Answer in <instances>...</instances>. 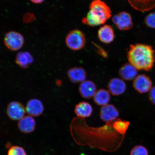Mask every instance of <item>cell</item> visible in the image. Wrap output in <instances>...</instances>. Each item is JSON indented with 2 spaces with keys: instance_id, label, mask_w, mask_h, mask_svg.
Segmentation results:
<instances>
[{
  "instance_id": "cell-1",
  "label": "cell",
  "mask_w": 155,
  "mask_h": 155,
  "mask_svg": "<svg viewBox=\"0 0 155 155\" xmlns=\"http://www.w3.org/2000/svg\"><path fill=\"white\" fill-rule=\"evenodd\" d=\"M128 61L137 69L149 71L155 61L154 51L150 45L143 44L130 45L127 50Z\"/></svg>"
},
{
  "instance_id": "cell-2",
  "label": "cell",
  "mask_w": 155,
  "mask_h": 155,
  "mask_svg": "<svg viewBox=\"0 0 155 155\" xmlns=\"http://www.w3.org/2000/svg\"><path fill=\"white\" fill-rule=\"evenodd\" d=\"M112 16L111 8L102 0H93L89 5V11L83 18V24L95 27L102 26Z\"/></svg>"
},
{
  "instance_id": "cell-3",
  "label": "cell",
  "mask_w": 155,
  "mask_h": 155,
  "mask_svg": "<svg viewBox=\"0 0 155 155\" xmlns=\"http://www.w3.org/2000/svg\"><path fill=\"white\" fill-rule=\"evenodd\" d=\"M86 41V36L82 31L75 29L71 31L67 35L65 42L70 49L78 51L84 47Z\"/></svg>"
},
{
  "instance_id": "cell-4",
  "label": "cell",
  "mask_w": 155,
  "mask_h": 155,
  "mask_svg": "<svg viewBox=\"0 0 155 155\" xmlns=\"http://www.w3.org/2000/svg\"><path fill=\"white\" fill-rule=\"evenodd\" d=\"M24 43V36L19 32L11 31L5 35L4 38L5 45L12 51H18L22 48Z\"/></svg>"
},
{
  "instance_id": "cell-5",
  "label": "cell",
  "mask_w": 155,
  "mask_h": 155,
  "mask_svg": "<svg viewBox=\"0 0 155 155\" xmlns=\"http://www.w3.org/2000/svg\"><path fill=\"white\" fill-rule=\"evenodd\" d=\"M112 22L117 28L121 31L129 30L132 28L133 23L130 14L122 11L114 15Z\"/></svg>"
},
{
  "instance_id": "cell-6",
  "label": "cell",
  "mask_w": 155,
  "mask_h": 155,
  "mask_svg": "<svg viewBox=\"0 0 155 155\" xmlns=\"http://www.w3.org/2000/svg\"><path fill=\"white\" fill-rule=\"evenodd\" d=\"M26 108L18 102L10 103L7 108V113L10 119L13 120H19L25 116Z\"/></svg>"
},
{
  "instance_id": "cell-7",
  "label": "cell",
  "mask_w": 155,
  "mask_h": 155,
  "mask_svg": "<svg viewBox=\"0 0 155 155\" xmlns=\"http://www.w3.org/2000/svg\"><path fill=\"white\" fill-rule=\"evenodd\" d=\"M152 83L148 76L144 74L137 75L133 82V87L136 91L140 94H145L150 90Z\"/></svg>"
},
{
  "instance_id": "cell-8",
  "label": "cell",
  "mask_w": 155,
  "mask_h": 155,
  "mask_svg": "<svg viewBox=\"0 0 155 155\" xmlns=\"http://www.w3.org/2000/svg\"><path fill=\"white\" fill-rule=\"evenodd\" d=\"M119 112L117 108L112 104H107L102 106L101 109V119L106 123L113 122L117 119Z\"/></svg>"
},
{
  "instance_id": "cell-9",
  "label": "cell",
  "mask_w": 155,
  "mask_h": 155,
  "mask_svg": "<svg viewBox=\"0 0 155 155\" xmlns=\"http://www.w3.org/2000/svg\"><path fill=\"white\" fill-rule=\"evenodd\" d=\"M98 37L101 41L105 44L113 42L115 38L114 30L111 25H104L101 26L98 31Z\"/></svg>"
},
{
  "instance_id": "cell-10",
  "label": "cell",
  "mask_w": 155,
  "mask_h": 155,
  "mask_svg": "<svg viewBox=\"0 0 155 155\" xmlns=\"http://www.w3.org/2000/svg\"><path fill=\"white\" fill-rule=\"evenodd\" d=\"M26 112L28 115L32 117H38L43 113L44 106L41 101L37 99H32L27 103Z\"/></svg>"
},
{
  "instance_id": "cell-11",
  "label": "cell",
  "mask_w": 155,
  "mask_h": 155,
  "mask_svg": "<svg viewBox=\"0 0 155 155\" xmlns=\"http://www.w3.org/2000/svg\"><path fill=\"white\" fill-rule=\"evenodd\" d=\"M108 88L110 94L114 96H119L125 92L127 85L123 79L115 78L110 80Z\"/></svg>"
},
{
  "instance_id": "cell-12",
  "label": "cell",
  "mask_w": 155,
  "mask_h": 155,
  "mask_svg": "<svg viewBox=\"0 0 155 155\" xmlns=\"http://www.w3.org/2000/svg\"><path fill=\"white\" fill-rule=\"evenodd\" d=\"M137 69L130 63H126L120 69L119 73L123 80H134L137 76Z\"/></svg>"
},
{
  "instance_id": "cell-13",
  "label": "cell",
  "mask_w": 155,
  "mask_h": 155,
  "mask_svg": "<svg viewBox=\"0 0 155 155\" xmlns=\"http://www.w3.org/2000/svg\"><path fill=\"white\" fill-rule=\"evenodd\" d=\"M97 91L96 85L92 81H85L79 85V92L84 98L90 99L93 97Z\"/></svg>"
},
{
  "instance_id": "cell-14",
  "label": "cell",
  "mask_w": 155,
  "mask_h": 155,
  "mask_svg": "<svg viewBox=\"0 0 155 155\" xmlns=\"http://www.w3.org/2000/svg\"><path fill=\"white\" fill-rule=\"evenodd\" d=\"M131 6L142 12L151 10L155 7V0H127Z\"/></svg>"
},
{
  "instance_id": "cell-15",
  "label": "cell",
  "mask_w": 155,
  "mask_h": 155,
  "mask_svg": "<svg viewBox=\"0 0 155 155\" xmlns=\"http://www.w3.org/2000/svg\"><path fill=\"white\" fill-rule=\"evenodd\" d=\"M36 121L32 116H24L19 120L18 127L21 132L25 133H30L34 130L36 127Z\"/></svg>"
},
{
  "instance_id": "cell-16",
  "label": "cell",
  "mask_w": 155,
  "mask_h": 155,
  "mask_svg": "<svg viewBox=\"0 0 155 155\" xmlns=\"http://www.w3.org/2000/svg\"><path fill=\"white\" fill-rule=\"evenodd\" d=\"M68 76L71 82L80 83L86 81V73L82 68L74 67L68 71Z\"/></svg>"
},
{
  "instance_id": "cell-17",
  "label": "cell",
  "mask_w": 155,
  "mask_h": 155,
  "mask_svg": "<svg viewBox=\"0 0 155 155\" xmlns=\"http://www.w3.org/2000/svg\"><path fill=\"white\" fill-rule=\"evenodd\" d=\"M33 57L28 51H21L17 54L15 62L23 69H26L33 63Z\"/></svg>"
},
{
  "instance_id": "cell-18",
  "label": "cell",
  "mask_w": 155,
  "mask_h": 155,
  "mask_svg": "<svg viewBox=\"0 0 155 155\" xmlns=\"http://www.w3.org/2000/svg\"><path fill=\"white\" fill-rule=\"evenodd\" d=\"M74 112L78 117L83 119L91 115L93 108L89 103L81 102L75 106Z\"/></svg>"
},
{
  "instance_id": "cell-19",
  "label": "cell",
  "mask_w": 155,
  "mask_h": 155,
  "mask_svg": "<svg viewBox=\"0 0 155 155\" xmlns=\"http://www.w3.org/2000/svg\"><path fill=\"white\" fill-rule=\"evenodd\" d=\"M93 98L96 104L103 106L108 104L111 99V96L109 91L100 89L97 91Z\"/></svg>"
},
{
  "instance_id": "cell-20",
  "label": "cell",
  "mask_w": 155,
  "mask_h": 155,
  "mask_svg": "<svg viewBox=\"0 0 155 155\" xmlns=\"http://www.w3.org/2000/svg\"><path fill=\"white\" fill-rule=\"evenodd\" d=\"M130 123L128 121L117 119L113 122V126L115 130L120 134L124 135L127 131Z\"/></svg>"
},
{
  "instance_id": "cell-21",
  "label": "cell",
  "mask_w": 155,
  "mask_h": 155,
  "mask_svg": "<svg viewBox=\"0 0 155 155\" xmlns=\"http://www.w3.org/2000/svg\"><path fill=\"white\" fill-rule=\"evenodd\" d=\"M130 155H149L147 148L142 145H137L131 150Z\"/></svg>"
},
{
  "instance_id": "cell-22",
  "label": "cell",
  "mask_w": 155,
  "mask_h": 155,
  "mask_svg": "<svg viewBox=\"0 0 155 155\" xmlns=\"http://www.w3.org/2000/svg\"><path fill=\"white\" fill-rule=\"evenodd\" d=\"M144 22L149 28L155 29V12L147 15L145 18Z\"/></svg>"
},
{
  "instance_id": "cell-23",
  "label": "cell",
  "mask_w": 155,
  "mask_h": 155,
  "mask_svg": "<svg viewBox=\"0 0 155 155\" xmlns=\"http://www.w3.org/2000/svg\"><path fill=\"white\" fill-rule=\"evenodd\" d=\"M8 155H27L26 152L22 147L13 146L11 147L8 152Z\"/></svg>"
},
{
  "instance_id": "cell-24",
  "label": "cell",
  "mask_w": 155,
  "mask_h": 155,
  "mask_svg": "<svg viewBox=\"0 0 155 155\" xmlns=\"http://www.w3.org/2000/svg\"><path fill=\"white\" fill-rule=\"evenodd\" d=\"M94 45L96 46L97 49V53L98 55L101 56L103 57L106 58L108 57V54L107 52L104 50L103 48L101 47L100 46L97 45L95 44H94Z\"/></svg>"
},
{
  "instance_id": "cell-25",
  "label": "cell",
  "mask_w": 155,
  "mask_h": 155,
  "mask_svg": "<svg viewBox=\"0 0 155 155\" xmlns=\"http://www.w3.org/2000/svg\"><path fill=\"white\" fill-rule=\"evenodd\" d=\"M35 17L34 14L28 13L25 15L23 18V21L25 23L31 22L35 20Z\"/></svg>"
},
{
  "instance_id": "cell-26",
  "label": "cell",
  "mask_w": 155,
  "mask_h": 155,
  "mask_svg": "<svg viewBox=\"0 0 155 155\" xmlns=\"http://www.w3.org/2000/svg\"><path fill=\"white\" fill-rule=\"evenodd\" d=\"M149 96L150 101L155 104V86L151 88L149 92Z\"/></svg>"
},
{
  "instance_id": "cell-27",
  "label": "cell",
  "mask_w": 155,
  "mask_h": 155,
  "mask_svg": "<svg viewBox=\"0 0 155 155\" xmlns=\"http://www.w3.org/2000/svg\"><path fill=\"white\" fill-rule=\"evenodd\" d=\"M30 1L35 4H41L45 0H30Z\"/></svg>"
}]
</instances>
